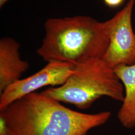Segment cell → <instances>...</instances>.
<instances>
[{
    "label": "cell",
    "instance_id": "obj_3",
    "mask_svg": "<svg viewBox=\"0 0 135 135\" xmlns=\"http://www.w3.org/2000/svg\"><path fill=\"white\" fill-rule=\"evenodd\" d=\"M42 93L57 101L84 110L102 97L122 102L124 88L114 68L103 59H97L76 65L64 84L49 88Z\"/></svg>",
    "mask_w": 135,
    "mask_h": 135
},
{
    "label": "cell",
    "instance_id": "obj_10",
    "mask_svg": "<svg viewBox=\"0 0 135 135\" xmlns=\"http://www.w3.org/2000/svg\"><path fill=\"white\" fill-rule=\"evenodd\" d=\"M11 0H0V8H2L4 5Z\"/></svg>",
    "mask_w": 135,
    "mask_h": 135
},
{
    "label": "cell",
    "instance_id": "obj_1",
    "mask_svg": "<svg viewBox=\"0 0 135 135\" xmlns=\"http://www.w3.org/2000/svg\"><path fill=\"white\" fill-rule=\"evenodd\" d=\"M12 135H87L105 124L109 111L86 114L74 111L60 102L33 93L0 110Z\"/></svg>",
    "mask_w": 135,
    "mask_h": 135
},
{
    "label": "cell",
    "instance_id": "obj_4",
    "mask_svg": "<svg viewBox=\"0 0 135 135\" xmlns=\"http://www.w3.org/2000/svg\"><path fill=\"white\" fill-rule=\"evenodd\" d=\"M135 0H128L125 6L110 22V43L103 59L112 67L135 64V33L132 17Z\"/></svg>",
    "mask_w": 135,
    "mask_h": 135
},
{
    "label": "cell",
    "instance_id": "obj_7",
    "mask_svg": "<svg viewBox=\"0 0 135 135\" xmlns=\"http://www.w3.org/2000/svg\"><path fill=\"white\" fill-rule=\"evenodd\" d=\"M114 70L124 88V98L117 117L124 127L131 129L135 127V64L120 65Z\"/></svg>",
    "mask_w": 135,
    "mask_h": 135
},
{
    "label": "cell",
    "instance_id": "obj_5",
    "mask_svg": "<svg viewBox=\"0 0 135 135\" xmlns=\"http://www.w3.org/2000/svg\"><path fill=\"white\" fill-rule=\"evenodd\" d=\"M47 63L38 72L28 77L20 79L0 94V110L43 87L62 85L76 67L75 64L68 62L52 61Z\"/></svg>",
    "mask_w": 135,
    "mask_h": 135
},
{
    "label": "cell",
    "instance_id": "obj_2",
    "mask_svg": "<svg viewBox=\"0 0 135 135\" xmlns=\"http://www.w3.org/2000/svg\"><path fill=\"white\" fill-rule=\"evenodd\" d=\"M45 35L37 53L47 62L75 65L103 59L110 43V22L77 16L50 18L44 24Z\"/></svg>",
    "mask_w": 135,
    "mask_h": 135
},
{
    "label": "cell",
    "instance_id": "obj_6",
    "mask_svg": "<svg viewBox=\"0 0 135 135\" xmlns=\"http://www.w3.org/2000/svg\"><path fill=\"white\" fill-rule=\"evenodd\" d=\"M20 44L9 37L0 40V94L19 80L28 69L29 63L20 57Z\"/></svg>",
    "mask_w": 135,
    "mask_h": 135
},
{
    "label": "cell",
    "instance_id": "obj_8",
    "mask_svg": "<svg viewBox=\"0 0 135 135\" xmlns=\"http://www.w3.org/2000/svg\"><path fill=\"white\" fill-rule=\"evenodd\" d=\"M0 135H12L3 116L0 114Z\"/></svg>",
    "mask_w": 135,
    "mask_h": 135
},
{
    "label": "cell",
    "instance_id": "obj_9",
    "mask_svg": "<svg viewBox=\"0 0 135 135\" xmlns=\"http://www.w3.org/2000/svg\"><path fill=\"white\" fill-rule=\"evenodd\" d=\"M105 5L110 8H116L120 6L125 0H102Z\"/></svg>",
    "mask_w": 135,
    "mask_h": 135
}]
</instances>
